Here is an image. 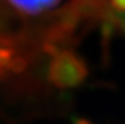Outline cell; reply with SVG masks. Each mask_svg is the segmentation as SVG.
I'll use <instances>...</instances> for the list:
<instances>
[{"instance_id":"obj_1","label":"cell","mask_w":125,"mask_h":124,"mask_svg":"<svg viewBox=\"0 0 125 124\" xmlns=\"http://www.w3.org/2000/svg\"><path fill=\"white\" fill-rule=\"evenodd\" d=\"M88 68L84 60L75 55L72 51L56 52L49 67V80L52 84L61 90L75 88L85 80Z\"/></svg>"},{"instance_id":"obj_5","label":"cell","mask_w":125,"mask_h":124,"mask_svg":"<svg viewBox=\"0 0 125 124\" xmlns=\"http://www.w3.org/2000/svg\"><path fill=\"white\" fill-rule=\"evenodd\" d=\"M76 124H91V123H89L88 120H79Z\"/></svg>"},{"instance_id":"obj_2","label":"cell","mask_w":125,"mask_h":124,"mask_svg":"<svg viewBox=\"0 0 125 124\" xmlns=\"http://www.w3.org/2000/svg\"><path fill=\"white\" fill-rule=\"evenodd\" d=\"M11 5L23 13L37 15L52 8L60 0H8Z\"/></svg>"},{"instance_id":"obj_3","label":"cell","mask_w":125,"mask_h":124,"mask_svg":"<svg viewBox=\"0 0 125 124\" xmlns=\"http://www.w3.org/2000/svg\"><path fill=\"white\" fill-rule=\"evenodd\" d=\"M11 60H12V52L8 48H0V69L10 68Z\"/></svg>"},{"instance_id":"obj_4","label":"cell","mask_w":125,"mask_h":124,"mask_svg":"<svg viewBox=\"0 0 125 124\" xmlns=\"http://www.w3.org/2000/svg\"><path fill=\"white\" fill-rule=\"evenodd\" d=\"M111 4L116 10L121 11V12H125V0H111Z\"/></svg>"}]
</instances>
